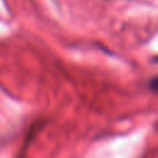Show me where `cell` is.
Returning a JSON list of instances; mask_svg holds the SVG:
<instances>
[{
  "label": "cell",
  "mask_w": 158,
  "mask_h": 158,
  "mask_svg": "<svg viewBox=\"0 0 158 158\" xmlns=\"http://www.w3.org/2000/svg\"><path fill=\"white\" fill-rule=\"evenodd\" d=\"M149 88H151L154 93H158V77L154 78V79H152V80L149 81Z\"/></svg>",
  "instance_id": "6da1fadb"
}]
</instances>
